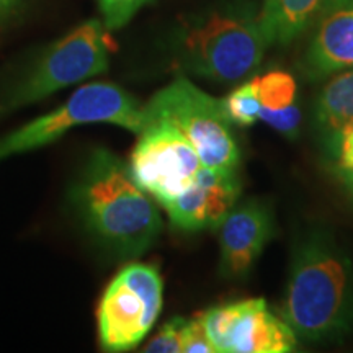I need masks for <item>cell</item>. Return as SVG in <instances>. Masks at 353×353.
<instances>
[{
    "mask_svg": "<svg viewBox=\"0 0 353 353\" xmlns=\"http://www.w3.org/2000/svg\"><path fill=\"white\" fill-rule=\"evenodd\" d=\"M353 68V8H339L322 21L306 54V74L324 79Z\"/></svg>",
    "mask_w": 353,
    "mask_h": 353,
    "instance_id": "obj_12",
    "label": "cell"
},
{
    "mask_svg": "<svg viewBox=\"0 0 353 353\" xmlns=\"http://www.w3.org/2000/svg\"><path fill=\"white\" fill-rule=\"evenodd\" d=\"M161 273L131 262L110 281L97 309L99 341L105 352H128L144 341L162 309Z\"/></svg>",
    "mask_w": 353,
    "mask_h": 353,
    "instance_id": "obj_7",
    "label": "cell"
},
{
    "mask_svg": "<svg viewBox=\"0 0 353 353\" xmlns=\"http://www.w3.org/2000/svg\"><path fill=\"white\" fill-rule=\"evenodd\" d=\"M280 316L298 339L339 341L353 330V260L325 229L294 242Z\"/></svg>",
    "mask_w": 353,
    "mask_h": 353,
    "instance_id": "obj_1",
    "label": "cell"
},
{
    "mask_svg": "<svg viewBox=\"0 0 353 353\" xmlns=\"http://www.w3.org/2000/svg\"><path fill=\"white\" fill-rule=\"evenodd\" d=\"M327 0H262L259 21L268 44H290L296 39Z\"/></svg>",
    "mask_w": 353,
    "mask_h": 353,
    "instance_id": "obj_14",
    "label": "cell"
},
{
    "mask_svg": "<svg viewBox=\"0 0 353 353\" xmlns=\"http://www.w3.org/2000/svg\"><path fill=\"white\" fill-rule=\"evenodd\" d=\"M151 0H97L101 21L113 32L120 30Z\"/></svg>",
    "mask_w": 353,
    "mask_h": 353,
    "instance_id": "obj_17",
    "label": "cell"
},
{
    "mask_svg": "<svg viewBox=\"0 0 353 353\" xmlns=\"http://www.w3.org/2000/svg\"><path fill=\"white\" fill-rule=\"evenodd\" d=\"M17 2H19V0H0V19H2Z\"/></svg>",
    "mask_w": 353,
    "mask_h": 353,
    "instance_id": "obj_23",
    "label": "cell"
},
{
    "mask_svg": "<svg viewBox=\"0 0 353 353\" xmlns=\"http://www.w3.org/2000/svg\"><path fill=\"white\" fill-rule=\"evenodd\" d=\"M145 118L172 123L190 141L206 167L237 169L241 151L232 123L214 99L188 77L179 76L144 105ZM148 123V121H145Z\"/></svg>",
    "mask_w": 353,
    "mask_h": 353,
    "instance_id": "obj_6",
    "label": "cell"
},
{
    "mask_svg": "<svg viewBox=\"0 0 353 353\" xmlns=\"http://www.w3.org/2000/svg\"><path fill=\"white\" fill-rule=\"evenodd\" d=\"M182 353H218L200 317L187 319Z\"/></svg>",
    "mask_w": 353,
    "mask_h": 353,
    "instance_id": "obj_20",
    "label": "cell"
},
{
    "mask_svg": "<svg viewBox=\"0 0 353 353\" xmlns=\"http://www.w3.org/2000/svg\"><path fill=\"white\" fill-rule=\"evenodd\" d=\"M110 30L101 19L87 20L52 43L25 77L0 100V113L15 112L56 92L107 72Z\"/></svg>",
    "mask_w": 353,
    "mask_h": 353,
    "instance_id": "obj_5",
    "label": "cell"
},
{
    "mask_svg": "<svg viewBox=\"0 0 353 353\" xmlns=\"http://www.w3.org/2000/svg\"><path fill=\"white\" fill-rule=\"evenodd\" d=\"M312 114L325 148L334 156L339 134L353 121V69L337 74L322 87Z\"/></svg>",
    "mask_w": 353,
    "mask_h": 353,
    "instance_id": "obj_13",
    "label": "cell"
},
{
    "mask_svg": "<svg viewBox=\"0 0 353 353\" xmlns=\"http://www.w3.org/2000/svg\"><path fill=\"white\" fill-rule=\"evenodd\" d=\"M255 82L263 108L280 110L296 101V81L285 70H270L263 76L255 77Z\"/></svg>",
    "mask_w": 353,
    "mask_h": 353,
    "instance_id": "obj_16",
    "label": "cell"
},
{
    "mask_svg": "<svg viewBox=\"0 0 353 353\" xmlns=\"http://www.w3.org/2000/svg\"><path fill=\"white\" fill-rule=\"evenodd\" d=\"M239 195L241 182L236 169L201 165L192 183L164 208L176 229H218L237 205Z\"/></svg>",
    "mask_w": 353,
    "mask_h": 353,
    "instance_id": "obj_10",
    "label": "cell"
},
{
    "mask_svg": "<svg viewBox=\"0 0 353 353\" xmlns=\"http://www.w3.org/2000/svg\"><path fill=\"white\" fill-rule=\"evenodd\" d=\"M219 229V273L226 280H242L252 270L273 236L272 211L262 201L236 205Z\"/></svg>",
    "mask_w": 353,
    "mask_h": 353,
    "instance_id": "obj_11",
    "label": "cell"
},
{
    "mask_svg": "<svg viewBox=\"0 0 353 353\" xmlns=\"http://www.w3.org/2000/svg\"><path fill=\"white\" fill-rule=\"evenodd\" d=\"M187 319L182 317H174V319L165 322L159 330L157 335L148 343L144 352L148 353H182L183 335Z\"/></svg>",
    "mask_w": 353,
    "mask_h": 353,
    "instance_id": "obj_19",
    "label": "cell"
},
{
    "mask_svg": "<svg viewBox=\"0 0 353 353\" xmlns=\"http://www.w3.org/2000/svg\"><path fill=\"white\" fill-rule=\"evenodd\" d=\"M337 176L341 179V182L343 183L348 192L353 195V170H345V169H339Z\"/></svg>",
    "mask_w": 353,
    "mask_h": 353,
    "instance_id": "obj_22",
    "label": "cell"
},
{
    "mask_svg": "<svg viewBox=\"0 0 353 353\" xmlns=\"http://www.w3.org/2000/svg\"><path fill=\"white\" fill-rule=\"evenodd\" d=\"M329 2L332 3V6H343V3L350 2V0H329Z\"/></svg>",
    "mask_w": 353,
    "mask_h": 353,
    "instance_id": "obj_24",
    "label": "cell"
},
{
    "mask_svg": "<svg viewBox=\"0 0 353 353\" xmlns=\"http://www.w3.org/2000/svg\"><path fill=\"white\" fill-rule=\"evenodd\" d=\"M132 149L130 170L159 205L179 196L203 165L190 141L167 120L148 118Z\"/></svg>",
    "mask_w": 353,
    "mask_h": 353,
    "instance_id": "obj_8",
    "label": "cell"
},
{
    "mask_svg": "<svg viewBox=\"0 0 353 353\" xmlns=\"http://www.w3.org/2000/svg\"><path fill=\"white\" fill-rule=\"evenodd\" d=\"M144 105L108 82H92L79 87L64 103L17 128L0 138V162L3 159L44 148L88 125H113L138 136L145 126Z\"/></svg>",
    "mask_w": 353,
    "mask_h": 353,
    "instance_id": "obj_4",
    "label": "cell"
},
{
    "mask_svg": "<svg viewBox=\"0 0 353 353\" xmlns=\"http://www.w3.org/2000/svg\"><path fill=\"white\" fill-rule=\"evenodd\" d=\"M334 157H337L339 169L353 170V121L348 123L339 134Z\"/></svg>",
    "mask_w": 353,
    "mask_h": 353,
    "instance_id": "obj_21",
    "label": "cell"
},
{
    "mask_svg": "<svg viewBox=\"0 0 353 353\" xmlns=\"http://www.w3.org/2000/svg\"><path fill=\"white\" fill-rule=\"evenodd\" d=\"M72 201L88 231L120 259L148 252L162 231L154 198L108 149H97L88 157L72 188Z\"/></svg>",
    "mask_w": 353,
    "mask_h": 353,
    "instance_id": "obj_2",
    "label": "cell"
},
{
    "mask_svg": "<svg viewBox=\"0 0 353 353\" xmlns=\"http://www.w3.org/2000/svg\"><path fill=\"white\" fill-rule=\"evenodd\" d=\"M200 319L218 353H290L298 347L294 330L262 298L211 307Z\"/></svg>",
    "mask_w": 353,
    "mask_h": 353,
    "instance_id": "obj_9",
    "label": "cell"
},
{
    "mask_svg": "<svg viewBox=\"0 0 353 353\" xmlns=\"http://www.w3.org/2000/svg\"><path fill=\"white\" fill-rule=\"evenodd\" d=\"M260 120L265 125L273 128L286 139H296L299 134V126H301V110H299L298 103L288 105V107L280 110H260Z\"/></svg>",
    "mask_w": 353,
    "mask_h": 353,
    "instance_id": "obj_18",
    "label": "cell"
},
{
    "mask_svg": "<svg viewBox=\"0 0 353 353\" xmlns=\"http://www.w3.org/2000/svg\"><path fill=\"white\" fill-rule=\"evenodd\" d=\"M221 105L232 125L242 128L254 126L260 120V110H262L255 77L234 88L231 94L221 100Z\"/></svg>",
    "mask_w": 353,
    "mask_h": 353,
    "instance_id": "obj_15",
    "label": "cell"
},
{
    "mask_svg": "<svg viewBox=\"0 0 353 353\" xmlns=\"http://www.w3.org/2000/svg\"><path fill=\"white\" fill-rule=\"evenodd\" d=\"M268 46L259 15L232 7L188 21L180 32L176 52L185 70L229 85L255 72Z\"/></svg>",
    "mask_w": 353,
    "mask_h": 353,
    "instance_id": "obj_3",
    "label": "cell"
}]
</instances>
